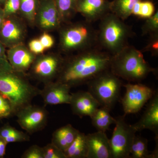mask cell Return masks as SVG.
<instances>
[{
    "label": "cell",
    "mask_w": 158,
    "mask_h": 158,
    "mask_svg": "<svg viewBox=\"0 0 158 158\" xmlns=\"http://www.w3.org/2000/svg\"><path fill=\"white\" fill-rule=\"evenodd\" d=\"M112 57L97 46L80 51L75 56L64 59L56 81L71 88L87 84L110 69Z\"/></svg>",
    "instance_id": "6da1fadb"
},
{
    "label": "cell",
    "mask_w": 158,
    "mask_h": 158,
    "mask_svg": "<svg viewBox=\"0 0 158 158\" xmlns=\"http://www.w3.org/2000/svg\"><path fill=\"white\" fill-rule=\"evenodd\" d=\"M99 21L96 45L99 48L113 56L129 45L134 32L125 21L110 12Z\"/></svg>",
    "instance_id": "7a4b0ae2"
},
{
    "label": "cell",
    "mask_w": 158,
    "mask_h": 158,
    "mask_svg": "<svg viewBox=\"0 0 158 158\" xmlns=\"http://www.w3.org/2000/svg\"><path fill=\"white\" fill-rule=\"evenodd\" d=\"M40 92V89L32 85L25 74L0 69V93L9 102L15 116L31 104Z\"/></svg>",
    "instance_id": "3957f363"
},
{
    "label": "cell",
    "mask_w": 158,
    "mask_h": 158,
    "mask_svg": "<svg viewBox=\"0 0 158 158\" xmlns=\"http://www.w3.org/2000/svg\"><path fill=\"white\" fill-rule=\"evenodd\" d=\"M110 69L119 78L138 83L156 70L145 61L141 51L130 45L112 57Z\"/></svg>",
    "instance_id": "277c9868"
},
{
    "label": "cell",
    "mask_w": 158,
    "mask_h": 158,
    "mask_svg": "<svg viewBox=\"0 0 158 158\" xmlns=\"http://www.w3.org/2000/svg\"><path fill=\"white\" fill-rule=\"evenodd\" d=\"M97 30L87 21L68 25L60 31V48L63 52L83 51L97 46Z\"/></svg>",
    "instance_id": "5b68a950"
},
{
    "label": "cell",
    "mask_w": 158,
    "mask_h": 158,
    "mask_svg": "<svg viewBox=\"0 0 158 158\" xmlns=\"http://www.w3.org/2000/svg\"><path fill=\"white\" fill-rule=\"evenodd\" d=\"M88 90L101 106L113 109L120 96L123 86L120 78L110 69L102 73L87 84Z\"/></svg>",
    "instance_id": "8992f818"
},
{
    "label": "cell",
    "mask_w": 158,
    "mask_h": 158,
    "mask_svg": "<svg viewBox=\"0 0 158 158\" xmlns=\"http://www.w3.org/2000/svg\"><path fill=\"white\" fill-rule=\"evenodd\" d=\"M125 116L116 118V126L110 139L112 158H130L131 146L137 131L133 125L126 122Z\"/></svg>",
    "instance_id": "52a82bcc"
},
{
    "label": "cell",
    "mask_w": 158,
    "mask_h": 158,
    "mask_svg": "<svg viewBox=\"0 0 158 158\" xmlns=\"http://www.w3.org/2000/svg\"><path fill=\"white\" fill-rule=\"evenodd\" d=\"M64 59L58 55H44L37 58L31 65V76L45 84L54 81L61 71Z\"/></svg>",
    "instance_id": "ba28073f"
},
{
    "label": "cell",
    "mask_w": 158,
    "mask_h": 158,
    "mask_svg": "<svg viewBox=\"0 0 158 158\" xmlns=\"http://www.w3.org/2000/svg\"><path fill=\"white\" fill-rule=\"evenodd\" d=\"M123 86L126 90L121 100L125 116L139 112L155 92L148 86L140 83H128Z\"/></svg>",
    "instance_id": "9c48e42d"
},
{
    "label": "cell",
    "mask_w": 158,
    "mask_h": 158,
    "mask_svg": "<svg viewBox=\"0 0 158 158\" xmlns=\"http://www.w3.org/2000/svg\"><path fill=\"white\" fill-rule=\"evenodd\" d=\"M15 116L20 127L32 135L46 126L48 113L44 107L31 104L20 110Z\"/></svg>",
    "instance_id": "30bf717a"
},
{
    "label": "cell",
    "mask_w": 158,
    "mask_h": 158,
    "mask_svg": "<svg viewBox=\"0 0 158 158\" xmlns=\"http://www.w3.org/2000/svg\"><path fill=\"white\" fill-rule=\"evenodd\" d=\"M26 36L23 24L15 15L6 17L0 30V41L8 48L22 44Z\"/></svg>",
    "instance_id": "8fae6325"
},
{
    "label": "cell",
    "mask_w": 158,
    "mask_h": 158,
    "mask_svg": "<svg viewBox=\"0 0 158 158\" xmlns=\"http://www.w3.org/2000/svg\"><path fill=\"white\" fill-rule=\"evenodd\" d=\"M35 23L44 31L61 27L62 21L54 0H40Z\"/></svg>",
    "instance_id": "7c38bea8"
},
{
    "label": "cell",
    "mask_w": 158,
    "mask_h": 158,
    "mask_svg": "<svg viewBox=\"0 0 158 158\" xmlns=\"http://www.w3.org/2000/svg\"><path fill=\"white\" fill-rule=\"evenodd\" d=\"M71 88L66 84L56 81L45 84L40 90V95L45 106L69 104L71 98Z\"/></svg>",
    "instance_id": "4fadbf2b"
},
{
    "label": "cell",
    "mask_w": 158,
    "mask_h": 158,
    "mask_svg": "<svg viewBox=\"0 0 158 158\" xmlns=\"http://www.w3.org/2000/svg\"><path fill=\"white\" fill-rule=\"evenodd\" d=\"M110 7L109 0H77L76 11L93 23L111 12Z\"/></svg>",
    "instance_id": "5bb4252c"
},
{
    "label": "cell",
    "mask_w": 158,
    "mask_h": 158,
    "mask_svg": "<svg viewBox=\"0 0 158 158\" xmlns=\"http://www.w3.org/2000/svg\"><path fill=\"white\" fill-rule=\"evenodd\" d=\"M6 54L13 70L24 74L30 69L36 58V55L23 44L9 48Z\"/></svg>",
    "instance_id": "9a60e30c"
},
{
    "label": "cell",
    "mask_w": 158,
    "mask_h": 158,
    "mask_svg": "<svg viewBox=\"0 0 158 158\" xmlns=\"http://www.w3.org/2000/svg\"><path fill=\"white\" fill-rule=\"evenodd\" d=\"M72 112L81 118L90 117L100 105L88 91H78L71 93L70 103Z\"/></svg>",
    "instance_id": "2e32d148"
},
{
    "label": "cell",
    "mask_w": 158,
    "mask_h": 158,
    "mask_svg": "<svg viewBox=\"0 0 158 158\" xmlns=\"http://www.w3.org/2000/svg\"><path fill=\"white\" fill-rule=\"evenodd\" d=\"M87 158H112L110 139L106 132L98 131L86 135Z\"/></svg>",
    "instance_id": "e0dca14e"
},
{
    "label": "cell",
    "mask_w": 158,
    "mask_h": 158,
    "mask_svg": "<svg viewBox=\"0 0 158 158\" xmlns=\"http://www.w3.org/2000/svg\"><path fill=\"white\" fill-rule=\"evenodd\" d=\"M137 131L150 130L158 138V94L155 91L141 118L133 125Z\"/></svg>",
    "instance_id": "ac0fdd59"
},
{
    "label": "cell",
    "mask_w": 158,
    "mask_h": 158,
    "mask_svg": "<svg viewBox=\"0 0 158 158\" xmlns=\"http://www.w3.org/2000/svg\"><path fill=\"white\" fill-rule=\"evenodd\" d=\"M79 132L72 125H66L54 132L51 142L64 152L73 142Z\"/></svg>",
    "instance_id": "d6986e66"
},
{
    "label": "cell",
    "mask_w": 158,
    "mask_h": 158,
    "mask_svg": "<svg viewBox=\"0 0 158 158\" xmlns=\"http://www.w3.org/2000/svg\"><path fill=\"white\" fill-rule=\"evenodd\" d=\"M90 116L92 125L98 131L106 132L110 126L116 123V118L110 114V110L107 108L101 106Z\"/></svg>",
    "instance_id": "ffe728a7"
},
{
    "label": "cell",
    "mask_w": 158,
    "mask_h": 158,
    "mask_svg": "<svg viewBox=\"0 0 158 158\" xmlns=\"http://www.w3.org/2000/svg\"><path fill=\"white\" fill-rule=\"evenodd\" d=\"M64 153L66 158H87L88 146L86 135L79 132L73 142Z\"/></svg>",
    "instance_id": "44dd1931"
},
{
    "label": "cell",
    "mask_w": 158,
    "mask_h": 158,
    "mask_svg": "<svg viewBox=\"0 0 158 158\" xmlns=\"http://www.w3.org/2000/svg\"><path fill=\"white\" fill-rule=\"evenodd\" d=\"M141 0H113L111 2V12L125 20L131 15L134 6Z\"/></svg>",
    "instance_id": "7402d4cb"
},
{
    "label": "cell",
    "mask_w": 158,
    "mask_h": 158,
    "mask_svg": "<svg viewBox=\"0 0 158 158\" xmlns=\"http://www.w3.org/2000/svg\"><path fill=\"white\" fill-rule=\"evenodd\" d=\"M62 23H68L77 13V0H54Z\"/></svg>",
    "instance_id": "603a6c76"
},
{
    "label": "cell",
    "mask_w": 158,
    "mask_h": 158,
    "mask_svg": "<svg viewBox=\"0 0 158 158\" xmlns=\"http://www.w3.org/2000/svg\"><path fill=\"white\" fill-rule=\"evenodd\" d=\"M19 12L30 23H35L40 0H20Z\"/></svg>",
    "instance_id": "cb8c5ba5"
},
{
    "label": "cell",
    "mask_w": 158,
    "mask_h": 158,
    "mask_svg": "<svg viewBox=\"0 0 158 158\" xmlns=\"http://www.w3.org/2000/svg\"><path fill=\"white\" fill-rule=\"evenodd\" d=\"M150 154L147 139L135 135L131 146L130 158H149Z\"/></svg>",
    "instance_id": "d4e9b609"
},
{
    "label": "cell",
    "mask_w": 158,
    "mask_h": 158,
    "mask_svg": "<svg viewBox=\"0 0 158 158\" xmlns=\"http://www.w3.org/2000/svg\"><path fill=\"white\" fill-rule=\"evenodd\" d=\"M0 137L3 138L7 144L28 141L30 139L28 134L9 125L0 130Z\"/></svg>",
    "instance_id": "484cf974"
},
{
    "label": "cell",
    "mask_w": 158,
    "mask_h": 158,
    "mask_svg": "<svg viewBox=\"0 0 158 158\" xmlns=\"http://www.w3.org/2000/svg\"><path fill=\"white\" fill-rule=\"evenodd\" d=\"M154 4L150 0H141L136 3L132 11L131 15L139 19H147L156 12Z\"/></svg>",
    "instance_id": "4316f807"
},
{
    "label": "cell",
    "mask_w": 158,
    "mask_h": 158,
    "mask_svg": "<svg viewBox=\"0 0 158 158\" xmlns=\"http://www.w3.org/2000/svg\"><path fill=\"white\" fill-rule=\"evenodd\" d=\"M141 33L143 36L158 33V10L152 16L145 19L141 27Z\"/></svg>",
    "instance_id": "83f0119b"
},
{
    "label": "cell",
    "mask_w": 158,
    "mask_h": 158,
    "mask_svg": "<svg viewBox=\"0 0 158 158\" xmlns=\"http://www.w3.org/2000/svg\"><path fill=\"white\" fill-rule=\"evenodd\" d=\"M44 158H66L64 153L51 142L43 147Z\"/></svg>",
    "instance_id": "f1b7e54d"
},
{
    "label": "cell",
    "mask_w": 158,
    "mask_h": 158,
    "mask_svg": "<svg viewBox=\"0 0 158 158\" xmlns=\"http://www.w3.org/2000/svg\"><path fill=\"white\" fill-rule=\"evenodd\" d=\"M146 45L141 51L142 52H149L153 56L158 55V33L149 35Z\"/></svg>",
    "instance_id": "f546056e"
},
{
    "label": "cell",
    "mask_w": 158,
    "mask_h": 158,
    "mask_svg": "<svg viewBox=\"0 0 158 158\" xmlns=\"http://www.w3.org/2000/svg\"><path fill=\"white\" fill-rule=\"evenodd\" d=\"M20 3V0H7L3 8L5 17L15 15L19 12Z\"/></svg>",
    "instance_id": "4dcf8cb0"
},
{
    "label": "cell",
    "mask_w": 158,
    "mask_h": 158,
    "mask_svg": "<svg viewBox=\"0 0 158 158\" xmlns=\"http://www.w3.org/2000/svg\"><path fill=\"white\" fill-rule=\"evenodd\" d=\"M22 158H44L43 147L34 145L27 150L23 155Z\"/></svg>",
    "instance_id": "1f68e13d"
},
{
    "label": "cell",
    "mask_w": 158,
    "mask_h": 158,
    "mask_svg": "<svg viewBox=\"0 0 158 158\" xmlns=\"http://www.w3.org/2000/svg\"><path fill=\"white\" fill-rule=\"evenodd\" d=\"M0 69L8 71H13L7 58L6 47L0 41Z\"/></svg>",
    "instance_id": "d6a6232c"
},
{
    "label": "cell",
    "mask_w": 158,
    "mask_h": 158,
    "mask_svg": "<svg viewBox=\"0 0 158 158\" xmlns=\"http://www.w3.org/2000/svg\"><path fill=\"white\" fill-rule=\"evenodd\" d=\"M13 114L11 105L7 99L0 94V117H7Z\"/></svg>",
    "instance_id": "836d02e7"
},
{
    "label": "cell",
    "mask_w": 158,
    "mask_h": 158,
    "mask_svg": "<svg viewBox=\"0 0 158 158\" xmlns=\"http://www.w3.org/2000/svg\"><path fill=\"white\" fill-rule=\"evenodd\" d=\"M29 50L35 55L43 54L45 49L39 39L32 40L29 43Z\"/></svg>",
    "instance_id": "e575fe53"
},
{
    "label": "cell",
    "mask_w": 158,
    "mask_h": 158,
    "mask_svg": "<svg viewBox=\"0 0 158 158\" xmlns=\"http://www.w3.org/2000/svg\"><path fill=\"white\" fill-rule=\"evenodd\" d=\"M39 39L45 49L51 48L55 43L54 38L47 33L43 34Z\"/></svg>",
    "instance_id": "d590c367"
},
{
    "label": "cell",
    "mask_w": 158,
    "mask_h": 158,
    "mask_svg": "<svg viewBox=\"0 0 158 158\" xmlns=\"http://www.w3.org/2000/svg\"><path fill=\"white\" fill-rule=\"evenodd\" d=\"M7 143L3 138L0 137V158H2L6 154Z\"/></svg>",
    "instance_id": "8d00e7d4"
},
{
    "label": "cell",
    "mask_w": 158,
    "mask_h": 158,
    "mask_svg": "<svg viewBox=\"0 0 158 158\" xmlns=\"http://www.w3.org/2000/svg\"><path fill=\"white\" fill-rule=\"evenodd\" d=\"M5 19H6V17H5L4 10H3V8H2V6H0V30L2 26Z\"/></svg>",
    "instance_id": "74e56055"
},
{
    "label": "cell",
    "mask_w": 158,
    "mask_h": 158,
    "mask_svg": "<svg viewBox=\"0 0 158 158\" xmlns=\"http://www.w3.org/2000/svg\"><path fill=\"white\" fill-rule=\"evenodd\" d=\"M7 0H0V6H4L5 2Z\"/></svg>",
    "instance_id": "f35d334b"
}]
</instances>
